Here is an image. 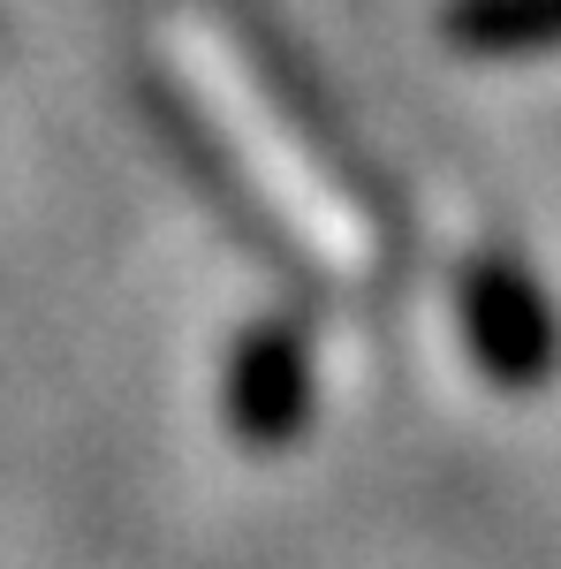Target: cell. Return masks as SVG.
I'll return each mask as SVG.
<instances>
[{
    "mask_svg": "<svg viewBox=\"0 0 561 569\" xmlns=\"http://www.w3.org/2000/svg\"><path fill=\"white\" fill-rule=\"evenodd\" d=\"M220 418L228 440L251 456H281L297 448L311 426V335L297 319H251L228 350V380H220Z\"/></svg>",
    "mask_w": 561,
    "mask_h": 569,
    "instance_id": "1",
    "label": "cell"
},
{
    "mask_svg": "<svg viewBox=\"0 0 561 569\" xmlns=\"http://www.w3.org/2000/svg\"><path fill=\"white\" fill-rule=\"evenodd\" d=\"M440 31L463 53H539L561 46V0H448Z\"/></svg>",
    "mask_w": 561,
    "mask_h": 569,
    "instance_id": "3",
    "label": "cell"
},
{
    "mask_svg": "<svg viewBox=\"0 0 561 569\" xmlns=\"http://www.w3.org/2000/svg\"><path fill=\"white\" fill-rule=\"evenodd\" d=\"M455 319H463V342H471V357L485 365V380H501V388H539V380H554V357H561L554 311L523 281L517 259H471L463 266V281H455Z\"/></svg>",
    "mask_w": 561,
    "mask_h": 569,
    "instance_id": "2",
    "label": "cell"
}]
</instances>
